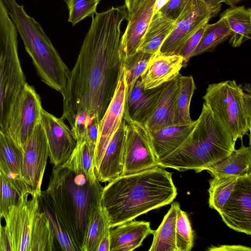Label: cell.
I'll use <instances>...</instances> for the list:
<instances>
[{"label":"cell","instance_id":"obj_1","mask_svg":"<svg viewBox=\"0 0 251 251\" xmlns=\"http://www.w3.org/2000/svg\"><path fill=\"white\" fill-rule=\"evenodd\" d=\"M125 5L112 6L92 16L63 96V114L71 126L76 116L92 114L100 122L116 88L122 60L121 26Z\"/></svg>","mask_w":251,"mask_h":251},{"label":"cell","instance_id":"obj_2","mask_svg":"<svg viewBox=\"0 0 251 251\" xmlns=\"http://www.w3.org/2000/svg\"><path fill=\"white\" fill-rule=\"evenodd\" d=\"M102 189L96 175H85L72 154L54 166L47 189L41 191L40 199L56 214L77 251H82L89 218L100 205Z\"/></svg>","mask_w":251,"mask_h":251},{"label":"cell","instance_id":"obj_3","mask_svg":"<svg viewBox=\"0 0 251 251\" xmlns=\"http://www.w3.org/2000/svg\"><path fill=\"white\" fill-rule=\"evenodd\" d=\"M177 194L172 174L157 166L109 182L103 187L100 205L111 228L171 203Z\"/></svg>","mask_w":251,"mask_h":251},{"label":"cell","instance_id":"obj_4","mask_svg":"<svg viewBox=\"0 0 251 251\" xmlns=\"http://www.w3.org/2000/svg\"><path fill=\"white\" fill-rule=\"evenodd\" d=\"M236 142L203 103L201 113L187 141L157 166L180 172L206 170L234 151Z\"/></svg>","mask_w":251,"mask_h":251},{"label":"cell","instance_id":"obj_5","mask_svg":"<svg viewBox=\"0 0 251 251\" xmlns=\"http://www.w3.org/2000/svg\"><path fill=\"white\" fill-rule=\"evenodd\" d=\"M42 80L63 93L70 71L41 25L16 0H2Z\"/></svg>","mask_w":251,"mask_h":251},{"label":"cell","instance_id":"obj_6","mask_svg":"<svg viewBox=\"0 0 251 251\" xmlns=\"http://www.w3.org/2000/svg\"><path fill=\"white\" fill-rule=\"evenodd\" d=\"M203 99L235 142L250 132L251 95L235 80L209 84Z\"/></svg>","mask_w":251,"mask_h":251},{"label":"cell","instance_id":"obj_7","mask_svg":"<svg viewBox=\"0 0 251 251\" xmlns=\"http://www.w3.org/2000/svg\"><path fill=\"white\" fill-rule=\"evenodd\" d=\"M18 52V32L0 1V130L7 123L15 100L26 83Z\"/></svg>","mask_w":251,"mask_h":251},{"label":"cell","instance_id":"obj_8","mask_svg":"<svg viewBox=\"0 0 251 251\" xmlns=\"http://www.w3.org/2000/svg\"><path fill=\"white\" fill-rule=\"evenodd\" d=\"M42 109L39 96L26 83L13 103L7 123L8 132L22 149L40 122Z\"/></svg>","mask_w":251,"mask_h":251},{"label":"cell","instance_id":"obj_9","mask_svg":"<svg viewBox=\"0 0 251 251\" xmlns=\"http://www.w3.org/2000/svg\"><path fill=\"white\" fill-rule=\"evenodd\" d=\"M40 196L30 191L25 192L4 218V229L10 240L12 251H30L33 225L40 207Z\"/></svg>","mask_w":251,"mask_h":251},{"label":"cell","instance_id":"obj_10","mask_svg":"<svg viewBox=\"0 0 251 251\" xmlns=\"http://www.w3.org/2000/svg\"><path fill=\"white\" fill-rule=\"evenodd\" d=\"M126 123L121 176L137 173L157 166V160L149 129L144 123L136 121Z\"/></svg>","mask_w":251,"mask_h":251},{"label":"cell","instance_id":"obj_11","mask_svg":"<svg viewBox=\"0 0 251 251\" xmlns=\"http://www.w3.org/2000/svg\"><path fill=\"white\" fill-rule=\"evenodd\" d=\"M22 151L20 177L33 193L40 195L49 157L47 140L41 122L23 146Z\"/></svg>","mask_w":251,"mask_h":251},{"label":"cell","instance_id":"obj_12","mask_svg":"<svg viewBox=\"0 0 251 251\" xmlns=\"http://www.w3.org/2000/svg\"><path fill=\"white\" fill-rule=\"evenodd\" d=\"M214 16L201 0H190L175 20L173 30L158 51L167 55L177 54L185 42Z\"/></svg>","mask_w":251,"mask_h":251},{"label":"cell","instance_id":"obj_13","mask_svg":"<svg viewBox=\"0 0 251 251\" xmlns=\"http://www.w3.org/2000/svg\"><path fill=\"white\" fill-rule=\"evenodd\" d=\"M218 212L229 228L251 234V174L239 176L232 193Z\"/></svg>","mask_w":251,"mask_h":251},{"label":"cell","instance_id":"obj_14","mask_svg":"<svg viewBox=\"0 0 251 251\" xmlns=\"http://www.w3.org/2000/svg\"><path fill=\"white\" fill-rule=\"evenodd\" d=\"M126 96V71L122 62L114 94L99 124L93 160L94 172L98 169L107 146L123 120Z\"/></svg>","mask_w":251,"mask_h":251},{"label":"cell","instance_id":"obj_15","mask_svg":"<svg viewBox=\"0 0 251 251\" xmlns=\"http://www.w3.org/2000/svg\"><path fill=\"white\" fill-rule=\"evenodd\" d=\"M40 122L47 140L50 163L54 166L65 163L76 146L71 129L63 118H57L43 108Z\"/></svg>","mask_w":251,"mask_h":251},{"label":"cell","instance_id":"obj_16","mask_svg":"<svg viewBox=\"0 0 251 251\" xmlns=\"http://www.w3.org/2000/svg\"><path fill=\"white\" fill-rule=\"evenodd\" d=\"M155 2L145 0L127 17V24L120 43L122 61L137 51L153 15Z\"/></svg>","mask_w":251,"mask_h":251},{"label":"cell","instance_id":"obj_17","mask_svg":"<svg viewBox=\"0 0 251 251\" xmlns=\"http://www.w3.org/2000/svg\"><path fill=\"white\" fill-rule=\"evenodd\" d=\"M184 65L183 58L180 55L156 52L151 56L140 77L144 90L156 88L174 79Z\"/></svg>","mask_w":251,"mask_h":251},{"label":"cell","instance_id":"obj_18","mask_svg":"<svg viewBox=\"0 0 251 251\" xmlns=\"http://www.w3.org/2000/svg\"><path fill=\"white\" fill-rule=\"evenodd\" d=\"M165 84L155 88L144 90L140 78L126 96L123 119L126 122L145 123L154 110Z\"/></svg>","mask_w":251,"mask_h":251},{"label":"cell","instance_id":"obj_19","mask_svg":"<svg viewBox=\"0 0 251 251\" xmlns=\"http://www.w3.org/2000/svg\"><path fill=\"white\" fill-rule=\"evenodd\" d=\"M127 123L123 119L111 139L94 172L100 182H110L122 175Z\"/></svg>","mask_w":251,"mask_h":251},{"label":"cell","instance_id":"obj_20","mask_svg":"<svg viewBox=\"0 0 251 251\" xmlns=\"http://www.w3.org/2000/svg\"><path fill=\"white\" fill-rule=\"evenodd\" d=\"M196 123L195 120L187 124H173L150 131L157 162L175 152L187 141Z\"/></svg>","mask_w":251,"mask_h":251},{"label":"cell","instance_id":"obj_21","mask_svg":"<svg viewBox=\"0 0 251 251\" xmlns=\"http://www.w3.org/2000/svg\"><path fill=\"white\" fill-rule=\"evenodd\" d=\"M109 231V251H131L142 245L144 240L153 230L146 221H130Z\"/></svg>","mask_w":251,"mask_h":251},{"label":"cell","instance_id":"obj_22","mask_svg":"<svg viewBox=\"0 0 251 251\" xmlns=\"http://www.w3.org/2000/svg\"><path fill=\"white\" fill-rule=\"evenodd\" d=\"M179 89L178 75L165 84L157 105L144 123L150 131L173 125L174 106Z\"/></svg>","mask_w":251,"mask_h":251},{"label":"cell","instance_id":"obj_23","mask_svg":"<svg viewBox=\"0 0 251 251\" xmlns=\"http://www.w3.org/2000/svg\"><path fill=\"white\" fill-rule=\"evenodd\" d=\"M231 32L229 43L233 47L240 46L251 38V9L244 6L230 7L220 15Z\"/></svg>","mask_w":251,"mask_h":251},{"label":"cell","instance_id":"obj_24","mask_svg":"<svg viewBox=\"0 0 251 251\" xmlns=\"http://www.w3.org/2000/svg\"><path fill=\"white\" fill-rule=\"evenodd\" d=\"M212 176H236L251 174V149L243 144L228 157L206 170Z\"/></svg>","mask_w":251,"mask_h":251},{"label":"cell","instance_id":"obj_25","mask_svg":"<svg viewBox=\"0 0 251 251\" xmlns=\"http://www.w3.org/2000/svg\"><path fill=\"white\" fill-rule=\"evenodd\" d=\"M175 25V21L159 12L153 15L137 51L152 54L157 52Z\"/></svg>","mask_w":251,"mask_h":251},{"label":"cell","instance_id":"obj_26","mask_svg":"<svg viewBox=\"0 0 251 251\" xmlns=\"http://www.w3.org/2000/svg\"><path fill=\"white\" fill-rule=\"evenodd\" d=\"M179 204L173 202L158 228L153 230L149 251H178L176 244L175 226Z\"/></svg>","mask_w":251,"mask_h":251},{"label":"cell","instance_id":"obj_27","mask_svg":"<svg viewBox=\"0 0 251 251\" xmlns=\"http://www.w3.org/2000/svg\"><path fill=\"white\" fill-rule=\"evenodd\" d=\"M22 149L8 131L0 130V170L11 178L21 177Z\"/></svg>","mask_w":251,"mask_h":251},{"label":"cell","instance_id":"obj_28","mask_svg":"<svg viewBox=\"0 0 251 251\" xmlns=\"http://www.w3.org/2000/svg\"><path fill=\"white\" fill-rule=\"evenodd\" d=\"M56 243L49 219L45 212L40 206L32 229L30 251H56Z\"/></svg>","mask_w":251,"mask_h":251},{"label":"cell","instance_id":"obj_29","mask_svg":"<svg viewBox=\"0 0 251 251\" xmlns=\"http://www.w3.org/2000/svg\"><path fill=\"white\" fill-rule=\"evenodd\" d=\"M29 191H31L21 177H8L0 170V219Z\"/></svg>","mask_w":251,"mask_h":251},{"label":"cell","instance_id":"obj_30","mask_svg":"<svg viewBox=\"0 0 251 251\" xmlns=\"http://www.w3.org/2000/svg\"><path fill=\"white\" fill-rule=\"evenodd\" d=\"M179 89L174 106L173 124L192 122L190 106L196 86L191 75H178Z\"/></svg>","mask_w":251,"mask_h":251},{"label":"cell","instance_id":"obj_31","mask_svg":"<svg viewBox=\"0 0 251 251\" xmlns=\"http://www.w3.org/2000/svg\"><path fill=\"white\" fill-rule=\"evenodd\" d=\"M231 32L226 21L222 18L216 23L206 25L202 36L190 58L204 52L211 51L230 38Z\"/></svg>","mask_w":251,"mask_h":251},{"label":"cell","instance_id":"obj_32","mask_svg":"<svg viewBox=\"0 0 251 251\" xmlns=\"http://www.w3.org/2000/svg\"><path fill=\"white\" fill-rule=\"evenodd\" d=\"M107 226H109L108 218L100 205L94 210L89 218L82 251H97Z\"/></svg>","mask_w":251,"mask_h":251},{"label":"cell","instance_id":"obj_33","mask_svg":"<svg viewBox=\"0 0 251 251\" xmlns=\"http://www.w3.org/2000/svg\"><path fill=\"white\" fill-rule=\"evenodd\" d=\"M236 176H215L209 180V206L219 212L224 205L237 181Z\"/></svg>","mask_w":251,"mask_h":251},{"label":"cell","instance_id":"obj_34","mask_svg":"<svg viewBox=\"0 0 251 251\" xmlns=\"http://www.w3.org/2000/svg\"><path fill=\"white\" fill-rule=\"evenodd\" d=\"M99 124L96 117L92 114L82 113L77 115L71 126L75 141L84 140L95 149Z\"/></svg>","mask_w":251,"mask_h":251},{"label":"cell","instance_id":"obj_35","mask_svg":"<svg viewBox=\"0 0 251 251\" xmlns=\"http://www.w3.org/2000/svg\"><path fill=\"white\" fill-rule=\"evenodd\" d=\"M153 54L137 51L122 61L126 71V96L132 90Z\"/></svg>","mask_w":251,"mask_h":251},{"label":"cell","instance_id":"obj_36","mask_svg":"<svg viewBox=\"0 0 251 251\" xmlns=\"http://www.w3.org/2000/svg\"><path fill=\"white\" fill-rule=\"evenodd\" d=\"M40 206L46 213L57 243L64 251H77L64 225L55 212L39 198Z\"/></svg>","mask_w":251,"mask_h":251},{"label":"cell","instance_id":"obj_37","mask_svg":"<svg viewBox=\"0 0 251 251\" xmlns=\"http://www.w3.org/2000/svg\"><path fill=\"white\" fill-rule=\"evenodd\" d=\"M176 244L178 251H190L194 245V235L187 214L179 209L175 226Z\"/></svg>","mask_w":251,"mask_h":251},{"label":"cell","instance_id":"obj_38","mask_svg":"<svg viewBox=\"0 0 251 251\" xmlns=\"http://www.w3.org/2000/svg\"><path fill=\"white\" fill-rule=\"evenodd\" d=\"M100 0H69L68 22L74 25L85 18L93 16Z\"/></svg>","mask_w":251,"mask_h":251},{"label":"cell","instance_id":"obj_39","mask_svg":"<svg viewBox=\"0 0 251 251\" xmlns=\"http://www.w3.org/2000/svg\"><path fill=\"white\" fill-rule=\"evenodd\" d=\"M95 148L86 141L80 139L76 141V146L72 152L82 171L87 176L95 175L93 166Z\"/></svg>","mask_w":251,"mask_h":251},{"label":"cell","instance_id":"obj_40","mask_svg":"<svg viewBox=\"0 0 251 251\" xmlns=\"http://www.w3.org/2000/svg\"><path fill=\"white\" fill-rule=\"evenodd\" d=\"M206 25L207 24L201 26L190 36L179 50L177 54L183 57L184 64L189 61L192 52L197 47L202 36L206 29Z\"/></svg>","mask_w":251,"mask_h":251},{"label":"cell","instance_id":"obj_41","mask_svg":"<svg viewBox=\"0 0 251 251\" xmlns=\"http://www.w3.org/2000/svg\"><path fill=\"white\" fill-rule=\"evenodd\" d=\"M190 0H169L159 10L166 17L175 21Z\"/></svg>","mask_w":251,"mask_h":251},{"label":"cell","instance_id":"obj_42","mask_svg":"<svg viewBox=\"0 0 251 251\" xmlns=\"http://www.w3.org/2000/svg\"><path fill=\"white\" fill-rule=\"evenodd\" d=\"M210 251H251L250 247L242 245H220L212 246L207 249Z\"/></svg>","mask_w":251,"mask_h":251},{"label":"cell","instance_id":"obj_43","mask_svg":"<svg viewBox=\"0 0 251 251\" xmlns=\"http://www.w3.org/2000/svg\"><path fill=\"white\" fill-rule=\"evenodd\" d=\"M109 226H107L105 228L103 235L102 237L97 251H109L110 248V237H109Z\"/></svg>","mask_w":251,"mask_h":251},{"label":"cell","instance_id":"obj_44","mask_svg":"<svg viewBox=\"0 0 251 251\" xmlns=\"http://www.w3.org/2000/svg\"><path fill=\"white\" fill-rule=\"evenodd\" d=\"M216 16L220 11L224 0H201Z\"/></svg>","mask_w":251,"mask_h":251},{"label":"cell","instance_id":"obj_45","mask_svg":"<svg viewBox=\"0 0 251 251\" xmlns=\"http://www.w3.org/2000/svg\"><path fill=\"white\" fill-rule=\"evenodd\" d=\"M168 0H155L153 15L157 13Z\"/></svg>","mask_w":251,"mask_h":251},{"label":"cell","instance_id":"obj_46","mask_svg":"<svg viewBox=\"0 0 251 251\" xmlns=\"http://www.w3.org/2000/svg\"><path fill=\"white\" fill-rule=\"evenodd\" d=\"M145 0H134L130 10L127 12V16L130 15L135 9Z\"/></svg>","mask_w":251,"mask_h":251},{"label":"cell","instance_id":"obj_47","mask_svg":"<svg viewBox=\"0 0 251 251\" xmlns=\"http://www.w3.org/2000/svg\"><path fill=\"white\" fill-rule=\"evenodd\" d=\"M242 0H224V2L230 7H233Z\"/></svg>","mask_w":251,"mask_h":251},{"label":"cell","instance_id":"obj_48","mask_svg":"<svg viewBox=\"0 0 251 251\" xmlns=\"http://www.w3.org/2000/svg\"><path fill=\"white\" fill-rule=\"evenodd\" d=\"M134 0H125V6L126 7V9L127 10V12L130 10V7L134 2Z\"/></svg>","mask_w":251,"mask_h":251},{"label":"cell","instance_id":"obj_49","mask_svg":"<svg viewBox=\"0 0 251 251\" xmlns=\"http://www.w3.org/2000/svg\"><path fill=\"white\" fill-rule=\"evenodd\" d=\"M63 0L65 2V3H66L67 4H68V2H69V0Z\"/></svg>","mask_w":251,"mask_h":251},{"label":"cell","instance_id":"obj_50","mask_svg":"<svg viewBox=\"0 0 251 251\" xmlns=\"http://www.w3.org/2000/svg\"><path fill=\"white\" fill-rule=\"evenodd\" d=\"M1 219H0V226L1 225Z\"/></svg>","mask_w":251,"mask_h":251},{"label":"cell","instance_id":"obj_51","mask_svg":"<svg viewBox=\"0 0 251 251\" xmlns=\"http://www.w3.org/2000/svg\"><path fill=\"white\" fill-rule=\"evenodd\" d=\"M1 0H0V1H1Z\"/></svg>","mask_w":251,"mask_h":251}]
</instances>
